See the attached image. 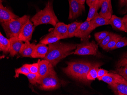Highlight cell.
<instances>
[{
    "instance_id": "21",
    "label": "cell",
    "mask_w": 127,
    "mask_h": 95,
    "mask_svg": "<svg viewBox=\"0 0 127 95\" xmlns=\"http://www.w3.org/2000/svg\"><path fill=\"white\" fill-rule=\"evenodd\" d=\"M10 39L5 37L1 32L0 33V51L5 54L10 53Z\"/></svg>"
},
{
    "instance_id": "40",
    "label": "cell",
    "mask_w": 127,
    "mask_h": 95,
    "mask_svg": "<svg viewBox=\"0 0 127 95\" xmlns=\"http://www.w3.org/2000/svg\"><path fill=\"white\" fill-rule=\"evenodd\" d=\"M98 0L102 4V2H103V1L105 0Z\"/></svg>"
},
{
    "instance_id": "30",
    "label": "cell",
    "mask_w": 127,
    "mask_h": 95,
    "mask_svg": "<svg viewBox=\"0 0 127 95\" xmlns=\"http://www.w3.org/2000/svg\"><path fill=\"white\" fill-rule=\"evenodd\" d=\"M26 76L28 79L29 81L32 85H36L39 79V75L36 74L31 73L30 72Z\"/></svg>"
},
{
    "instance_id": "32",
    "label": "cell",
    "mask_w": 127,
    "mask_h": 95,
    "mask_svg": "<svg viewBox=\"0 0 127 95\" xmlns=\"http://www.w3.org/2000/svg\"><path fill=\"white\" fill-rule=\"evenodd\" d=\"M28 67L30 70V72L31 73L38 74L39 72V65L38 63H34L32 64H25Z\"/></svg>"
},
{
    "instance_id": "28",
    "label": "cell",
    "mask_w": 127,
    "mask_h": 95,
    "mask_svg": "<svg viewBox=\"0 0 127 95\" xmlns=\"http://www.w3.org/2000/svg\"><path fill=\"white\" fill-rule=\"evenodd\" d=\"M15 75L14 76V77L16 78H18L20 74H23L26 76L29 73H30V71L28 67L24 64L20 68L15 69Z\"/></svg>"
},
{
    "instance_id": "15",
    "label": "cell",
    "mask_w": 127,
    "mask_h": 95,
    "mask_svg": "<svg viewBox=\"0 0 127 95\" xmlns=\"http://www.w3.org/2000/svg\"><path fill=\"white\" fill-rule=\"evenodd\" d=\"M99 15L103 17L110 19L112 16L113 10L111 0H105L102 3Z\"/></svg>"
},
{
    "instance_id": "8",
    "label": "cell",
    "mask_w": 127,
    "mask_h": 95,
    "mask_svg": "<svg viewBox=\"0 0 127 95\" xmlns=\"http://www.w3.org/2000/svg\"><path fill=\"white\" fill-rule=\"evenodd\" d=\"M69 4V14L68 19H74L82 15L85 10L84 5L78 2L76 0H68Z\"/></svg>"
},
{
    "instance_id": "34",
    "label": "cell",
    "mask_w": 127,
    "mask_h": 95,
    "mask_svg": "<svg viewBox=\"0 0 127 95\" xmlns=\"http://www.w3.org/2000/svg\"><path fill=\"white\" fill-rule=\"evenodd\" d=\"M108 73V71L103 69H99L98 71L97 78L99 80H100L102 77L104 76Z\"/></svg>"
},
{
    "instance_id": "10",
    "label": "cell",
    "mask_w": 127,
    "mask_h": 95,
    "mask_svg": "<svg viewBox=\"0 0 127 95\" xmlns=\"http://www.w3.org/2000/svg\"><path fill=\"white\" fill-rule=\"evenodd\" d=\"M19 18L15 15L8 8L3 6L2 3H0V22L2 23L10 21L13 19Z\"/></svg>"
},
{
    "instance_id": "12",
    "label": "cell",
    "mask_w": 127,
    "mask_h": 95,
    "mask_svg": "<svg viewBox=\"0 0 127 95\" xmlns=\"http://www.w3.org/2000/svg\"><path fill=\"white\" fill-rule=\"evenodd\" d=\"M110 24L114 29L127 33V23L123 20V18L112 15L110 19Z\"/></svg>"
},
{
    "instance_id": "6",
    "label": "cell",
    "mask_w": 127,
    "mask_h": 95,
    "mask_svg": "<svg viewBox=\"0 0 127 95\" xmlns=\"http://www.w3.org/2000/svg\"><path fill=\"white\" fill-rule=\"evenodd\" d=\"M98 47L95 41L89 42L85 40L80 44H77V48L73 54L78 55H96Z\"/></svg>"
},
{
    "instance_id": "19",
    "label": "cell",
    "mask_w": 127,
    "mask_h": 95,
    "mask_svg": "<svg viewBox=\"0 0 127 95\" xmlns=\"http://www.w3.org/2000/svg\"><path fill=\"white\" fill-rule=\"evenodd\" d=\"M38 63L39 65V80L45 76L48 73L51 67L53 66L47 60L45 59L42 60L39 59Z\"/></svg>"
},
{
    "instance_id": "39",
    "label": "cell",
    "mask_w": 127,
    "mask_h": 95,
    "mask_svg": "<svg viewBox=\"0 0 127 95\" xmlns=\"http://www.w3.org/2000/svg\"><path fill=\"white\" fill-rule=\"evenodd\" d=\"M123 19L126 23H127V15H126L123 18Z\"/></svg>"
},
{
    "instance_id": "36",
    "label": "cell",
    "mask_w": 127,
    "mask_h": 95,
    "mask_svg": "<svg viewBox=\"0 0 127 95\" xmlns=\"http://www.w3.org/2000/svg\"><path fill=\"white\" fill-rule=\"evenodd\" d=\"M97 0H86V3L89 7L94 4Z\"/></svg>"
},
{
    "instance_id": "5",
    "label": "cell",
    "mask_w": 127,
    "mask_h": 95,
    "mask_svg": "<svg viewBox=\"0 0 127 95\" xmlns=\"http://www.w3.org/2000/svg\"><path fill=\"white\" fill-rule=\"evenodd\" d=\"M37 83L39 85L40 89L45 91L57 89L61 85V82L57 76L53 67H51L48 73L45 76L38 80Z\"/></svg>"
},
{
    "instance_id": "33",
    "label": "cell",
    "mask_w": 127,
    "mask_h": 95,
    "mask_svg": "<svg viewBox=\"0 0 127 95\" xmlns=\"http://www.w3.org/2000/svg\"><path fill=\"white\" fill-rule=\"evenodd\" d=\"M127 46V38L126 37H122L118 41L115 46L111 49L112 50L116 49L118 48H122Z\"/></svg>"
},
{
    "instance_id": "14",
    "label": "cell",
    "mask_w": 127,
    "mask_h": 95,
    "mask_svg": "<svg viewBox=\"0 0 127 95\" xmlns=\"http://www.w3.org/2000/svg\"><path fill=\"white\" fill-rule=\"evenodd\" d=\"M9 39L10 42V55L11 56L14 57L20 52L23 43L18 37H13Z\"/></svg>"
},
{
    "instance_id": "26",
    "label": "cell",
    "mask_w": 127,
    "mask_h": 95,
    "mask_svg": "<svg viewBox=\"0 0 127 95\" xmlns=\"http://www.w3.org/2000/svg\"><path fill=\"white\" fill-rule=\"evenodd\" d=\"M81 24L82 23L80 22H74L68 24V32L69 38L75 37V33Z\"/></svg>"
},
{
    "instance_id": "9",
    "label": "cell",
    "mask_w": 127,
    "mask_h": 95,
    "mask_svg": "<svg viewBox=\"0 0 127 95\" xmlns=\"http://www.w3.org/2000/svg\"><path fill=\"white\" fill-rule=\"evenodd\" d=\"M94 30L90 21L86 20L81 24L75 33V37L79 38L83 41L88 40L90 33Z\"/></svg>"
},
{
    "instance_id": "22",
    "label": "cell",
    "mask_w": 127,
    "mask_h": 95,
    "mask_svg": "<svg viewBox=\"0 0 127 95\" xmlns=\"http://www.w3.org/2000/svg\"><path fill=\"white\" fill-rule=\"evenodd\" d=\"M102 65V63H94V65L90 69L86 76V78L88 80L90 81L95 80L97 78L98 71L99 68Z\"/></svg>"
},
{
    "instance_id": "37",
    "label": "cell",
    "mask_w": 127,
    "mask_h": 95,
    "mask_svg": "<svg viewBox=\"0 0 127 95\" xmlns=\"http://www.w3.org/2000/svg\"><path fill=\"white\" fill-rule=\"evenodd\" d=\"M120 3L122 6L127 5V0H120Z\"/></svg>"
},
{
    "instance_id": "7",
    "label": "cell",
    "mask_w": 127,
    "mask_h": 95,
    "mask_svg": "<svg viewBox=\"0 0 127 95\" xmlns=\"http://www.w3.org/2000/svg\"><path fill=\"white\" fill-rule=\"evenodd\" d=\"M35 27L32 22L29 20L21 29L18 36L19 39L25 42H30Z\"/></svg>"
},
{
    "instance_id": "3",
    "label": "cell",
    "mask_w": 127,
    "mask_h": 95,
    "mask_svg": "<svg viewBox=\"0 0 127 95\" xmlns=\"http://www.w3.org/2000/svg\"><path fill=\"white\" fill-rule=\"evenodd\" d=\"M31 21L35 27L44 24H49L55 27L59 20L53 10L52 2L49 1L45 8L38 12Z\"/></svg>"
},
{
    "instance_id": "17",
    "label": "cell",
    "mask_w": 127,
    "mask_h": 95,
    "mask_svg": "<svg viewBox=\"0 0 127 95\" xmlns=\"http://www.w3.org/2000/svg\"><path fill=\"white\" fill-rule=\"evenodd\" d=\"M124 78L118 74L113 72L108 73L107 74L102 77L100 80L107 83L110 86L112 85L115 83L123 80Z\"/></svg>"
},
{
    "instance_id": "27",
    "label": "cell",
    "mask_w": 127,
    "mask_h": 95,
    "mask_svg": "<svg viewBox=\"0 0 127 95\" xmlns=\"http://www.w3.org/2000/svg\"><path fill=\"white\" fill-rule=\"evenodd\" d=\"M122 37L120 35L116 34L115 37L108 42V44L104 48H103V49L106 51L111 50L112 48L115 46L118 41Z\"/></svg>"
},
{
    "instance_id": "2",
    "label": "cell",
    "mask_w": 127,
    "mask_h": 95,
    "mask_svg": "<svg viewBox=\"0 0 127 95\" xmlns=\"http://www.w3.org/2000/svg\"><path fill=\"white\" fill-rule=\"evenodd\" d=\"M94 63L83 61L68 62L67 66L64 68L63 71L73 79L88 85L91 81L88 80L86 76Z\"/></svg>"
},
{
    "instance_id": "20",
    "label": "cell",
    "mask_w": 127,
    "mask_h": 95,
    "mask_svg": "<svg viewBox=\"0 0 127 95\" xmlns=\"http://www.w3.org/2000/svg\"><path fill=\"white\" fill-rule=\"evenodd\" d=\"M35 43H30V42L23 43L20 53L21 56L25 57H31L32 54L36 46Z\"/></svg>"
},
{
    "instance_id": "13",
    "label": "cell",
    "mask_w": 127,
    "mask_h": 95,
    "mask_svg": "<svg viewBox=\"0 0 127 95\" xmlns=\"http://www.w3.org/2000/svg\"><path fill=\"white\" fill-rule=\"evenodd\" d=\"M115 94L118 95H127V81L124 79L110 86Z\"/></svg>"
},
{
    "instance_id": "16",
    "label": "cell",
    "mask_w": 127,
    "mask_h": 95,
    "mask_svg": "<svg viewBox=\"0 0 127 95\" xmlns=\"http://www.w3.org/2000/svg\"><path fill=\"white\" fill-rule=\"evenodd\" d=\"M48 47L46 45L39 43L36 45L31 57L33 58H45L48 51Z\"/></svg>"
},
{
    "instance_id": "24",
    "label": "cell",
    "mask_w": 127,
    "mask_h": 95,
    "mask_svg": "<svg viewBox=\"0 0 127 95\" xmlns=\"http://www.w3.org/2000/svg\"><path fill=\"white\" fill-rule=\"evenodd\" d=\"M102 4L99 1L97 0L94 4L90 7L89 12L88 15L86 20L90 21L92 19L94 16L97 13V11L101 7Z\"/></svg>"
},
{
    "instance_id": "18",
    "label": "cell",
    "mask_w": 127,
    "mask_h": 95,
    "mask_svg": "<svg viewBox=\"0 0 127 95\" xmlns=\"http://www.w3.org/2000/svg\"><path fill=\"white\" fill-rule=\"evenodd\" d=\"M90 22L91 26L94 29L100 26L110 25V19L103 17L102 16H101L98 13L90 21Z\"/></svg>"
},
{
    "instance_id": "23",
    "label": "cell",
    "mask_w": 127,
    "mask_h": 95,
    "mask_svg": "<svg viewBox=\"0 0 127 95\" xmlns=\"http://www.w3.org/2000/svg\"><path fill=\"white\" fill-rule=\"evenodd\" d=\"M60 40V39L54 34L53 30H52L40 41V43L49 45L57 42Z\"/></svg>"
},
{
    "instance_id": "35",
    "label": "cell",
    "mask_w": 127,
    "mask_h": 95,
    "mask_svg": "<svg viewBox=\"0 0 127 95\" xmlns=\"http://www.w3.org/2000/svg\"><path fill=\"white\" fill-rule=\"evenodd\" d=\"M118 62H127V52L123 55L122 58L119 60Z\"/></svg>"
},
{
    "instance_id": "11",
    "label": "cell",
    "mask_w": 127,
    "mask_h": 95,
    "mask_svg": "<svg viewBox=\"0 0 127 95\" xmlns=\"http://www.w3.org/2000/svg\"><path fill=\"white\" fill-rule=\"evenodd\" d=\"M54 34L60 39L69 38L68 32V25L63 22H58L56 25L53 30Z\"/></svg>"
},
{
    "instance_id": "31",
    "label": "cell",
    "mask_w": 127,
    "mask_h": 95,
    "mask_svg": "<svg viewBox=\"0 0 127 95\" xmlns=\"http://www.w3.org/2000/svg\"><path fill=\"white\" fill-rule=\"evenodd\" d=\"M116 35V34H115L113 33L109 32L106 38L102 41V42L100 44V46L102 48H104L108 44V42L110 41L112 39L115 37Z\"/></svg>"
},
{
    "instance_id": "4",
    "label": "cell",
    "mask_w": 127,
    "mask_h": 95,
    "mask_svg": "<svg viewBox=\"0 0 127 95\" xmlns=\"http://www.w3.org/2000/svg\"><path fill=\"white\" fill-rule=\"evenodd\" d=\"M30 19V16L25 15L21 17L2 23V27L7 37L9 39L18 37L22 28Z\"/></svg>"
},
{
    "instance_id": "1",
    "label": "cell",
    "mask_w": 127,
    "mask_h": 95,
    "mask_svg": "<svg viewBox=\"0 0 127 95\" xmlns=\"http://www.w3.org/2000/svg\"><path fill=\"white\" fill-rule=\"evenodd\" d=\"M77 44L63 43L58 41L48 45V51L44 59L47 60L54 67L61 60L73 54Z\"/></svg>"
},
{
    "instance_id": "38",
    "label": "cell",
    "mask_w": 127,
    "mask_h": 95,
    "mask_svg": "<svg viewBox=\"0 0 127 95\" xmlns=\"http://www.w3.org/2000/svg\"><path fill=\"white\" fill-rule=\"evenodd\" d=\"M76 0L78 2L80 3V4H82V5H84L85 2L86 0Z\"/></svg>"
},
{
    "instance_id": "25",
    "label": "cell",
    "mask_w": 127,
    "mask_h": 95,
    "mask_svg": "<svg viewBox=\"0 0 127 95\" xmlns=\"http://www.w3.org/2000/svg\"><path fill=\"white\" fill-rule=\"evenodd\" d=\"M117 73L127 81V62H118Z\"/></svg>"
},
{
    "instance_id": "29",
    "label": "cell",
    "mask_w": 127,
    "mask_h": 95,
    "mask_svg": "<svg viewBox=\"0 0 127 95\" xmlns=\"http://www.w3.org/2000/svg\"><path fill=\"white\" fill-rule=\"evenodd\" d=\"M109 32L104 31L96 33L95 34V40L99 44H100L102 41L105 39L108 34Z\"/></svg>"
}]
</instances>
